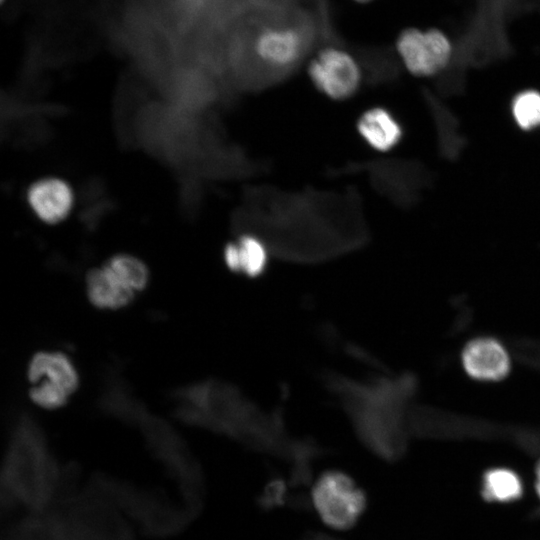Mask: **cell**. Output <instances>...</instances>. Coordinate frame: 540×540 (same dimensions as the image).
<instances>
[{
    "label": "cell",
    "mask_w": 540,
    "mask_h": 540,
    "mask_svg": "<svg viewBox=\"0 0 540 540\" xmlns=\"http://www.w3.org/2000/svg\"><path fill=\"white\" fill-rule=\"evenodd\" d=\"M255 20L249 25V48L261 66L282 71L302 61L311 37L304 20L288 14H271Z\"/></svg>",
    "instance_id": "6da1fadb"
},
{
    "label": "cell",
    "mask_w": 540,
    "mask_h": 540,
    "mask_svg": "<svg viewBox=\"0 0 540 540\" xmlns=\"http://www.w3.org/2000/svg\"><path fill=\"white\" fill-rule=\"evenodd\" d=\"M306 72L319 92L337 101L352 97L363 80L360 60L336 43H326L316 49L307 62Z\"/></svg>",
    "instance_id": "7a4b0ae2"
},
{
    "label": "cell",
    "mask_w": 540,
    "mask_h": 540,
    "mask_svg": "<svg viewBox=\"0 0 540 540\" xmlns=\"http://www.w3.org/2000/svg\"><path fill=\"white\" fill-rule=\"evenodd\" d=\"M29 397L39 407L55 410L68 403L78 389L79 373L72 360L59 351L34 354L27 367Z\"/></svg>",
    "instance_id": "3957f363"
},
{
    "label": "cell",
    "mask_w": 540,
    "mask_h": 540,
    "mask_svg": "<svg viewBox=\"0 0 540 540\" xmlns=\"http://www.w3.org/2000/svg\"><path fill=\"white\" fill-rule=\"evenodd\" d=\"M312 503L320 519L329 527H352L366 508V496L346 474L329 471L312 488Z\"/></svg>",
    "instance_id": "277c9868"
},
{
    "label": "cell",
    "mask_w": 540,
    "mask_h": 540,
    "mask_svg": "<svg viewBox=\"0 0 540 540\" xmlns=\"http://www.w3.org/2000/svg\"><path fill=\"white\" fill-rule=\"evenodd\" d=\"M395 52L414 76H432L444 69L452 55L447 36L436 28L405 27L397 34Z\"/></svg>",
    "instance_id": "5b68a950"
},
{
    "label": "cell",
    "mask_w": 540,
    "mask_h": 540,
    "mask_svg": "<svg viewBox=\"0 0 540 540\" xmlns=\"http://www.w3.org/2000/svg\"><path fill=\"white\" fill-rule=\"evenodd\" d=\"M466 373L476 380L498 381L510 371V358L504 346L496 339L481 337L471 340L462 352Z\"/></svg>",
    "instance_id": "8992f818"
},
{
    "label": "cell",
    "mask_w": 540,
    "mask_h": 540,
    "mask_svg": "<svg viewBox=\"0 0 540 540\" xmlns=\"http://www.w3.org/2000/svg\"><path fill=\"white\" fill-rule=\"evenodd\" d=\"M71 187L58 178H44L31 185L27 201L34 214L42 221L55 224L64 220L73 206Z\"/></svg>",
    "instance_id": "52a82bcc"
},
{
    "label": "cell",
    "mask_w": 540,
    "mask_h": 540,
    "mask_svg": "<svg viewBox=\"0 0 540 540\" xmlns=\"http://www.w3.org/2000/svg\"><path fill=\"white\" fill-rule=\"evenodd\" d=\"M357 132L362 140L377 152L392 150L402 137V128L392 113L384 107H371L358 118Z\"/></svg>",
    "instance_id": "ba28073f"
},
{
    "label": "cell",
    "mask_w": 540,
    "mask_h": 540,
    "mask_svg": "<svg viewBox=\"0 0 540 540\" xmlns=\"http://www.w3.org/2000/svg\"><path fill=\"white\" fill-rule=\"evenodd\" d=\"M86 293L93 306L109 310L127 307L136 296L105 264L88 272Z\"/></svg>",
    "instance_id": "9c48e42d"
},
{
    "label": "cell",
    "mask_w": 540,
    "mask_h": 540,
    "mask_svg": "<svg viewBox=\"0 0 540 540\" xmlns=\"http://www.w3.org/2000/svg\"><path fill=\"white\" fill-rule=\"evenodd\" d=\"M224 260L233 271L255 276L263 271L267 263V250L256 236L243 235L224 248Z\"/></svg>",
    "instance_id": "30bf717a"
},
{
    "label": "cell",
    "mask_w": 540,
    "mask_h": 540,
    "mask_svg": "<svg viewBox=\"0 0 540 540\" xmlns=\"http://www.w3.org/2000/svg\"><path fill=\"white\" fill-rule=\"evenodd\" d=\"M481 493L487 501L510 503L521 497L523 482L513 469L494 467L484 473L481 481Z\"/></svg>",
    "instance_id": "8fae6325"
},
{
    "label": "cell",
    "mask_w": 540,
    "mask_h": 540,
    "mask_svg": "<svg viewBox=\"0 0 540 540\" xmlns=\"http://www.w3.org/2000/svg\"><path fill=\"white\" fill-rule=\"evenodd\" d=\"M105 265L134 293L143 291L149 282L147 266L135 256L117 254L107 260Z\"/></svg>",
    "instance_id": "7c38bea8"
},
{
    "label": "cell",
    "mask_w": 540,
    "mask_h": 540,
    "mask_svg": "<svg viewBox=\"0 0 540 540\" xmlns=\"http://www.w3.org/2000/svg\"><path fill=\"white\" fill-rule=\"evenodd\" d=\"M512 112L520 128L530 130L540 126V93L524 91L513 100Z\"/></svg>",
    "instance_id": "4fadbf2b"
},
{
    "label": "cell",
    "mask_w": 540,
    "mask_h": 540,
    "mask_svg": "<svg viewBox=\"0 0 540 540\" xmlns=\"http://www.w3.org/2000/svg\"><path fill=\"white\" fill-rule=\"evenodd\" d=\"M535 492L537 494L538 499L540 500V459L536 464L535 468Z\"/></svg>",
    "instance_id": "5bb4252c"
},
{
    "label": "cell",
    "mask_w": 540,
    "mask_h": 540,
    "mask_svg": "<svg viewBox=\"0 0 540 540\" xmlns=\"http://www.w3.org/2000/svg\"><path fill=\"white\" fill-rule=\"evenodd\" d=\"M350 3L357 6H368L376 3L378 0H348Z\"/></svg>",
    "instance_id": "9a60e30c"
},
{
    "label": "cell",
    "mask_w": 540,
    "mask_h": 540,
    "mask_svg": "<svg viewBox=\"0 0 540 540\" xmlns=\"http://www.w3.org/2000/svg\"><path fill=\"white\" fill-rule=\"evenodd\" d=\"M0 2L3 5L6 2V0H0Z\"/></svg>",
    "instance_id": "2e32d148"
},
{
    "label": "cell",
    "mask_w": 540,
    "mask_h": 540,
    "mask_svg": "<svg viewBox=\"0 0 540 540\" xmlns=\"http://www.w3.org/2000/svg\"><path fill=\"white\" fill-rule=\"evenodd\" d=\"M265 1H277V0H265Z\"/></svg>",
    "instance_id": "e0dca14e"
}]
</instances>
